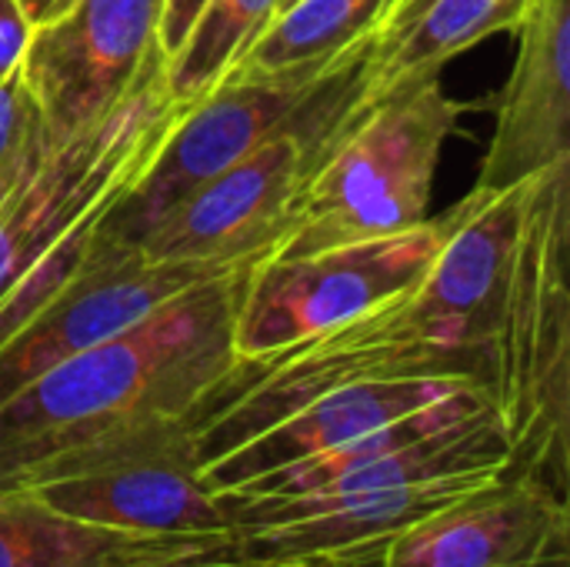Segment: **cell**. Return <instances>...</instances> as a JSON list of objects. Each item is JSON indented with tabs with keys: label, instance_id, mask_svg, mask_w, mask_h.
Returning a JSON list of instances; mask_svg holds the SVG:
<instances>
[{
	"label": "cell",
	"instance_id": "obj_14",
	"mask_svg": "<svg viewBox=\"0 0 570 567\" xmlns=\"http://www.w3.org/2000/svg\"><path fill=\"white\" fill-rule=\"evenodd\" d=\"M524 10L528 0H384L367 33L351 110L441 77L464 50L514 30Z\"/></svg>",
	"mask_w": 570,
	"mask_h": 567
},
{
	"label": "cell",
	"instance_id": "obj_18",
	"mask_svg": "<svg viewBox=\"0 0 570 567\" xmlns=\"http://www.w3.org/2000/svg\"><path fill=\"white\" fill-rule=\"evenodd\" d=\"M47 147L50 140L40 130L37 107L30 100L23 74L17 70L7 80H0V194Z\"/></svg>",
	"mask_w": 570,
	"mask_h": 567
},
{
	"label": "cell",
	"instance_id": "obj_17",
	"mask_svg": "<svg viewBox=\"0 0 570 567\" xmlns=\"http://www.w3.org/2000/svg\"><path fill=\"white\" fill-rule=\"evenodd\" d=\"M281 0H210L184 47L164 60V87L174 104H194L240 60L274 20Z\"/></svg>",
	"mask_w": 570,
	"mask_h": 567
},
{
	"label": "cell",
	"instance_id": "obj_6",
	"mask_svg": "<svg viewBox=\"0 0 570 567\" xmlns=\"http://www.w3.org/2000/svg\"><path fill=\"white\" fill-rule=\"evenodd\" d=\"M458 221V204L417 227L324 247L301 257H261L240 287L234 351L261 361L344 324L414 287Z\"/></svg>",
	"mask_w": 570,
	"mask_h": 567
},
{
	"label": "cell",
	"instance_id": "obj_12",
	"mask_svg": "<svg viewBox=\"0 0 570 567\" xmlns=\"http://www.w3.org/2000/svg\"><path fill=\"white\" fill-rule=\"evenodd\" d=\"M514 30L518 60L498 97L481 190H504L570 157V0H528Z\"/></svg>",
	"mask_w": 570,
	"mask_h": 567
},
{
	"label": "cell",
	"instance_id": "obj_4",
	"mask_svg": "<svg viewBox=\"0 0 570 567\" xmlns=\"http://www.w3.org/2000/svg\"><path fill=\"white\" fill-rule=\"evenodd\" d=\"M367 37L327 63H307L267 77H224L194 104H180L154 160L117 197L97 234L137 247V241L187 194L247 157L264 140L297 130L331 137L354 104V80Z\"/></svg>",
	"mask_w": 570,
	"mask_h": 567
},
{
	"label": "cell",
	"instance_id": "obj_7",
	"mask_svg": "<svg viewBox=\"0 0 570 567\" xmlns=\"http://www.w3.org/2000/svg\"><path fill=\"white\" fill-rule=\"evenodd\" d=\"M164 0H67L33 27L23 84L50 144L90 127L164 67Z\"/></svg>",
	"mask_w": 570,
	"mask_h": 567
},
{
	"label": "cell",
	"instance_id": "obj_15",
	"mask_svg": "<svg viewBox=\"0 0 570 567\" xmlns=\"http://www.w3.org/2000/svg\"><path fill=\"white\" fill-rule=\"evenodd\" d=\"M247 558L237 531L134 535L77 521L30 491L0 498V567H147Z\"/></svg>",
	"mask_w": 570,
	"mask_h": 567
},
{
	"label": "cell",
	"instance_id": "obj_1",
	"mask_svg": "<svg viewBox=\"0 0 570 567\" xmlns=\"http://www.w3.org/2000/svg\"><path fill=\"white\" fill-rule=\"evenodd\" d=\"M254 264L217 274L0 404V498L190 421L237 371L234 314Z\"/></svg>",
	"mask_w": 570,
	"mask_h": 567
},
{
	"label": "cell",
	"instance_id": "obj_11",
	"mask_svg": "<svg viewBox=\"0 0 570 567\" xmlns=\"http://www.w3.org/2000/svg\"><path fill=\"white\" fill-rule=\"evenodd\" d=\"M377 567H570V508L508 471L401 531Z\"/></svg>",
	"mask_w": 570,
	"mask_h": 567
},
{
	"label": "cell",
	"instance_id": "obj_23",
	"mask_svg": "<svg viewBox=\"0 0 570 567\" xmlns=\"http://www.w3.org/2000/svg\"><path fill=\"white\" fill-rule=\"evenodd\" d=\"M291 3H294V0H281V3H277V13H281L284 7H291Z\"/></svg>",
	"mask_w": 570,
	"mask_h": 567
},
{
	"label": "cell",
	"instance_id": "obj_8",
	"mask_svg": "<svg viewBox=\"0 0 570 567\" xmlns=\"http://www.w3.org/2000/svg\"><path fill=\"white\" fill-rule=\"evenodd\" d=\"M234 267L240 264L147 261L137 247L117 244L94 227L83 271L0 344V404L67 358L97 348L177 294Z\"/></svg>",
	"mask_w": 570,
	"mask_h": 567
},
{
	"label": "cell",
	"instance_id": "obj_5",
	"mask_svg": "<svg viewBox=\"0 0 570 567\" xmlns=\"http://www.w3.org/2000/svg\"><path fill=\"white\" fill-rule=\"evenodd\" d=\"M177 110L160 67L110 114L50 144L17 174L0 194V301L87 214L137 184Z\"/></svg>",
	"mask_w": 570,
	"mask_h": 567
},
{
	"label": "cell",
	"instance_id": "obj_19",
	"mask_svg": "<svg viewBox=\"0 0 570 567\" xmlns=\"http://www.w3.org/2000/svg\"><path fill=\"white\" fill-rule=\"evenodd\" d=\"M33 37V20L20 0H0V80L23 67Z\"/></svg>",
	"mask_w": 570,
	"mask_h": 567
},
{
	"label": "cell",
	"instance_id": "obj_9",
	"mask_svg": "<svg viewBox=\"0 0 570 567\" xmlns=\"http://www.w3.org/2000/svg\"><path fill=\"white\" fill-rule=\"evenodd\" d=\"M327 137L284 130L174 204L140 241L147 261L244 264L284 237L304 177Z\"/></svg>",
	"mask_w": 570,
	"mask_h": 567
},
{
	"label": "cell",
	"instance_id": "obj_16",
	"mask_svg": "<svg viewBox=\"0 0 570 567\" xmlns=\"http://www.w3.org/2000/svg\"><path fill=\"white\" fill-rule=\"evenodd\" d=\"M381 7L384 0H294L274 13L224 77H267L327 63L371 33Z\"/></svg>",
	"mask_w": 570,
	"mask_h": 567
},
{
	"label": "cell",
	"instance_id": "obj_10",
	"mask_svg": "<svg viewBox=\"0 0 570 567\" xmlns=\"http://www.w3.org/2000/svg\"><path fill=\"white\" fill-rule=\"evenodd\" d=\"M187 424H167L104 461L37 481V495L60 515L134 535H214L234 531L227 501L204 488L190 458Z\"/></svg>",
	"mask_w": 570,
	"mask_h": 567
},
{
	"label": "cell",
	"instance_id": "obj_13",
	"mask_svg": "<svg viewBox=\"0 0 570 567\" xmlns=\"http://www.w3.org/2000/svg\"><path fill=\"white\" fill-rule=\"evenodd\" d=\"M464 388H481V384L454 381V378H401V381H367V384L331 391L291 411L287 418L254 434L250 441L237 444L234 451L214 458L197 471V478L204 481L207 491L227 495L264 475L301 465L337 444L364 438L391 421L424 411Z\"/></svg>",
	"mask_w": 570,
	"mask_h": 567
},
{
	"label": "cell",
	"instance_id": "obj_21",
	"mask_svg": "<svg viewBox=\"0 0 570 567\" xmlns=\"http://www.w3.org/2000/svg\"><path fill=\"white\" fill-rule=\"evenodd\" d=\"M381 558H307V561H261V558H234V561H187V565H147V567H377Z\"/></svg>",
	"mask_w": 570,
	"mask_h": 567
},
{
	"label": "cell",
	"instance_id": "obj_22",
	"mask_svg": "<svg viewBox=\"0 0 570 567\" xmlns=\"http://www.w3.org/2000/svg\"><path fill=\"white\" fill-rule=\"evenodd\" d=\"M20 3H23V10L30 13V20H33V27H37V23L50 20L57 10H63L67 0H20Z\"/></svg>",
	"mask_w": 570,
	"mask_h": 567
},
{
	"label": "cell",
	"instance_id": "obj_2",
	"mask_svg": "<svg viewBox=\"0 0 570 567\" xmlns=\"http://www.w3.org/2000/svg\"><path fill=\"white\" fill-rule=\"evenodd\" d=\"M570 157L528 180L494 348V408L511 471L568 501Z\"/></svg>",
	"mask_w": 570,
	"mask_h": 567
},
{
	"label": "cell",
	"instance_id": "obj_3",
	"mask_svg": "<svg viewBox=\"0 0 570 567\" xmlns=\"http://www.w3.org/2000/svg\"><path fill=\"white\" fill-rule=\"evenodd\" d=\"M468 104L428 77L364 110H347L321 144L291 224L267 257H301L424 224L441 154Z\"/></svg>",
	"mask_w": 570,
	"mask_h": 567
},
{
	"label": "cell",
	"instance_id": "obj_20",
	"mask_svg": "<svg viewBox=\"0 0 570 567\" xmlns=\"http://www.w3.org/2000/svg\"><path fill=\"white\" fill-rule=\"evenodd\" d=\"M210 0H164V10H160V30H157V47H160V57L170 60L184 40L190 37L197 17L204 13Z\"/></svg>",
	"mask_w": 570,
	"mask_h": 567
}]
</instances>
